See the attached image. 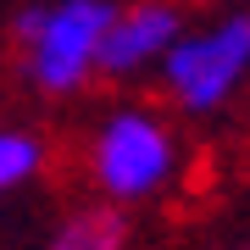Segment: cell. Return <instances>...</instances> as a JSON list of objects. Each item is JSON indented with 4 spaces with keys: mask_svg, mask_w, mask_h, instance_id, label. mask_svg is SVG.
<instances>
[{
    "mask_svg": "<svg viewBox=\"0 0 250 250\" xmlns=\"http://www.w3.org/2000/svg\"><path fill=\"white\" fill-rule=\"evenodd\" d=\"M184 172V145L156 106H117L89 139V178L111 206L156 200Z\"/></svg>",
    "mask_w": 250,
    "mask_h": 250,
    "instance_id": "6da1fadb",
    "label": "cell"
},
{
    "mask_svg": "<svg viewBox=\"0 0 250 250\" xmlns=\"http://www.w3.org/2000/svg\"><path fill=\"white\" fill-rule=\"evenodd\" d=\"M117 17L111 0H50V6H22L11 17V34L28 50V83L39 95H78L95 78L100 34Z\"/></svg>",
    "mask_w": 250,
    "mask_h": 250,
    "instance_id": "7a4b0ae2",
    "label": "cell"
},
{
    "mask_svg": "<svg viewBox=\"0 0 250 250\" xmlns=\"http://www.w3.org/2000/svg\"><path fill=\"white\" fill-rule=\"evenodd\" d=\"M245 67H250V17L245 11H228L211 28H184L167 45V56L156 62L161 89L184 117H217L245 89Z\"/></svg>",
    "mask_w": 250,
    "mask_h": 250,
    "instance_id": "3957f363",
    "label": "cell"
},
{
    "mask_svg": "<svg viewBox=\"0 0 250 250\" xmlns=\"http://www.w3.org/2000/svg\"><path fill=\"white\" fill-rule=\"evenodd\" d=\"M184 11L172 0H139V6L117 11L100 34V56H95V78H139V72H156V62L167 56V45L184 34Z\"/></svg>",
    "mask_w": 250,
    "mask_h": 250,
    "instance_id": "277c9868",
    "label": "cell"
},
{
    "mask_svg": "<svg viewBox=\"0 0 250 250\" xmlns=\"http://www.w3.org/2000/svg\"><path fill=\"white\" fill-rule=\"evenodd\" d=\"M123 245H128V223L117 206H83L50 239V250H123Z\"/></svg>",
    "mask_w": 250,
    "mask_h": 250,
    "instance_id": "5b68a950",
    "label": "cell"
},
{
    "mask_svg": "<svg viewBox=\"0 0 250 250\" xmlns=\"http://www.w3.org/2000/svg\"><path fill=\"white\" fill-rule=\"evenodd\" d=\"M39 172H45V145H39V134H28V128H0V195L34 184Z\"/></svg>",
    "mask_w": 250,
    "mask_h": 250,
    "instance_id": "8992f818",
    "label": "cell"
}]
</instances>
